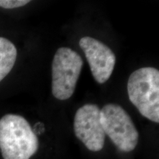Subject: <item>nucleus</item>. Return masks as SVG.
Returning a JSON list of instances; mask_svg holds the SVG:
<instances>
[{"instance_id": "7ed1b4c3", "label": "nucleus", "mask_w": 159, "mask_h": 159, "mask_svg": "<svg viewBox=\"0 0 159 159\" xmlns=\"http://www.w3.org/2000/svg\"><path fill=\"white\" fill-rule=\"evenodd\" d=\"M83 66L77 52L68 47L57 49L52 64V92L55 98L66 100L72 96Z\"/></svg>"}, {"instance_id": "f03ea898", "label": "nucleus", "mask_w": 159, "mask_h": 159, "mask_svg": "<svg viewBox=\"0 0 159 159\" xmlns=\"http://www.w3.org/2000/svg\"><path fill=\"white\" fill-rule=\"evenodd\" d=\"M130 102L139 113L152 122H159V71L144 67L130 75L128 81Z\"/></svg>"}, {"instance_id": "6e6552de", "label": "nucleus", "mask_w": 159, "mask_h": 159, "mask_svg": "<svg viewBox=\"0 0 159 159\" xmlns=\"http://www.w3.org/2000/svg\"><path fill=\"white\" fill-rule=\"evenodd\" d=\"M30 2L29 0H0V7L5 9H13L23 7Z\"/></svg>"}, {"instance_id": "39448f33", "label": "nucleus", "mask_w": 159, "mask_h": 159, "mask_svg": "<svg viewBox=\"0 0 159 159\" xmlns=\"http://www.w3.org/2000/svg\"><path fill=\"white\" fill-rule=\"evenodd\" d=\"M75 136L89 150L100 151L105 134L100 122V109L95 104H86L77 111L74 119Z\"/></svg>"}, {"instance_id": "20e7f679", "label": "nucleus", "mask_w": 159, "mask_h": 159, "mask_svg": "<svg viewBox=\"0 0 159 159\" xmlns=\"http://www.w3.org/2000/svg\"><path fill=\"white\" fill-rule=\"evenodd\" d=\"M100 122L107 135L119 150H134L139 142V132L132 119L120 105L107 104L100 110Z\"/></svg>"}, {"instance_id": "423d86ee", "label": "nucleus", "mask_w": 159, "mask_h": 159, "mask_svg": "<svg viewBox=\"0 0 159 159\" xmlns=\"http://www.w3.org/2000/svg\"><path fill=\"white\" fill-rule=\"evenodd\" d=\"M88 61L93 77L98 83L106 82L112 75L116 56L108 46L91 37H83L79 41Z\"/></svg>"}, {"instance_id": "f257e3e1", "label": "nucleus", "mask_w": 159, "mask_h": 159, "mask_svg": "<svg viewBox=\"0 0 159 159\" xmlns=\"http://www.w3.org/2000/svg\"><path fill=\"white\" fill-rule=\"evenodd\" d=\"M39 147L37 136L23 116L6 114L0 119V150L4 159H30Z\"/></svg>"}, {"instance_id": "0eeeda50", "label": "nucleus", "mask_w": 159, "mask_h": 159, "mask_svg": "<svg viewBox=\"0 0 159 159\" xmlns=\"http://www.w3.org/2000/svg\"><path fill=\"white\" fill-rule=\"evenodd\" d=\"M16 57L15 45L8 39L0 37V82L11 72Z\"/></svg>"}]
</instances>
